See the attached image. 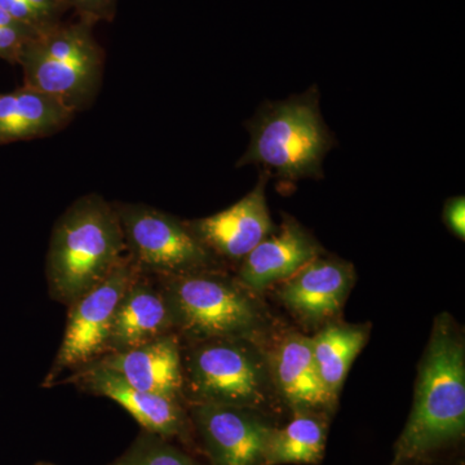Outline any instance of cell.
<instances>
[{"instance_id":"obj_1","label":"cell","mask_w":465,"mask_h":465,"mask_svg":"<svg viewBox=\"0 0 465 465\" xmlns=\"http://www.w3.org/2000/svg\"><path fill=\"white\" fill-rule=\"evenodd\" d=\"M465 432V347L448 314L434 321L425 349L414 406L394 445L391 464L430 463L463 440Z\"/></svg>"},{"instance_id":"obj_2","label":"cell","mask_w":465,"mask_h":465,"mask_svg":"<svg viewBox=\"0 0 465 465\" xmlns=\"http://www.w3.org/2000/svg\"><path fill=\"white\" fill-rule=\"evenodd\" d=\"M124 252L114 204L99 194L79 198L52 232L45 264L52 298L72 304L105 280Z\"/></svg>"},{"instance_id":"obj_3","label":"cell","mask_w":465,"mask_h":465,"mask_svg":"<svg viewBox=\"0 0 465 465\" xmlns=\"http://www.w3.org/2000/svg\"><path fill=\"white\" fill-rule=\"evenodd\" d=\"M316 85L305 94L265 103L247 122L249 148L237 167L262 164L283 182L321 179L323 159L335 145L324 124Z\"/></svg>"},{"instance_id":"obj_4","label":"cell","mask_w":465,"mask_h":465,"mask_svg":"<svg viewBox=\"0 0 465 465\" xmlns=\"http://www.w3.org/2000/svg\"><path fill=\"white\" fill-rule=\"evenodd\" d=\"M94 25L78 17L30 36L17 60L24 85L51 94L75 114L87 109L99 92L105 64Z\"/></svg>"},{"instance_id":"obj_5","label":"cell","mask_w":465,"mask_h":465,"mask_svg":"<svg viewBox=\"0 0 465 465\" xmlns=\"http://www.w3.org/2000/svg\"><path fill=\"white\" fill-rule=\"evenodd\" d=\"M164 278L174 330L188 338L253 341L259 332L262 313L241 283L208 271Z\"/></svg>"},{"instance_id":"obj_6","label":"cell","mask_w":465,"mask_h":465,"mask_svg":"<svg viewBox=\"0 0 465 465\" xmlns=\"http://www.w3.org/2000/svg\"><path fill=\"white\" fill-rule=\"evenodd\" d=\"M183 367V387L195 403L264 409L273 393L268 357L250 339L200 341Z\"/></svg>"},{"instance_id":"obj_7","label":"cell","mask_w":465,"mask_h":465,"mask_svg":"<svg viewBox=\"0 0 465 465\" xmlns=\"http://www.w3.org/2000/svg\"><path fill=\"white\" fill-rule=\"evenodd\" d=\"M125 251L140 271L173 277L208 271L215 256L185 222L140 203L114 204Z\"/></svg>"},{"instance_id":"obj_8","label":"cell","mask_w":465,"mask_h":465,"mask_svg":"<svg viewBox=\"0 0 465 465\" xmlns=\"http://www.w3.org/2000/svg\"><path fill=\"white\" fill-rule=\"evenodd\" d=\"M130 255H124L105 280L69 305L63 342L45 384L67 369H82L106 353L116 308L131 283L142 274Z\"/></svg>"},{"instance_id":"obj_9","label":"cell","mask_w":465,"mask_h":465,"mask_svg":"<svg viewBox=\"0 0 465 465\" xmlns=\"http://www.w3.org/2000/svg\"><path fill=\"white\" fill-rule=\"evenodd\" d=\"M269 177L271 173L265 170L255 189L222 213L185 222L213 256L242 262L274 232L265 197Z\"/></svg>"},{"instance_id":"obj_10","label":"cell","mask_w":465,"mask_h":465,"mask_svg":"<svg viewBox=\"0 0 465 465\" xmlns=\"http://www.w3.org/2000/svg\"><path fill=\"white\" fill-rule=\"evenodd\" d=\"M193 418L213 465H266L273 427L255 410L195 403Z\"/></svg>"},{"instance_id":"obj_11","label":"cell","mask_w":465,"mask_h":465,"mask_svg":"<svg viewBox=\"0 0 465 465\" xmlns=\"http://www.w3.org/2000/svg\"><path fill=\"white\" fill-rule=\"evenodd\" d=\"M354 281L353 265L318 256L283 281L280 298L304 322L322 323L341 311Z\"/></svg>"},{"instance_id":"obj_12","label":"cell","mask_w":465,"mask_h":465,"mask_svg":"<svg viewBox=\"0 0 465 465\" xmlns=\"http://www.w3.org/2000/svg\"><path fill=\"white\" fill-rule=\"evenodd\" d=\"M266 357L274 387L296 414L335 409L336 401L330 396L318 371L311 338L298 332L286 333Z\"/></svg>"},{"instance_id":"obj_13","label":"cell","mask_w":465,"mask_h":465,"mask_svg":"<svg viewBox=\"0 0 465 465\" xmlns=\"http://www.w3.org/2000/svg\"><path fill=\"white\" fill-rule=\"evenodd\" d=\"M321 253L322 247L316 238L296 220L286 217L280 232H272L242 260L238 280L244 289L262 292L283 282Z\"/></svg>"},{"instance_id":"obj_14","label":"cell","mask_w":465,"mask_h":465,"mask_svg":"<svg viewBox=\"0 0 465 465\" xmlns=\"http://www.w3.org/2000/svg\"><path fill=\"white\" fill-rule=\"evenodd\" d=\"M72 381L91 393L114 401L149 433L168 437L182 432L183 415L177 400L134 388L112 370L96 363L82 367Z\"/></svg>"},{"instance_id":"obj_15","label":"cell","mask_w":465,"mask_h":465,"mask_svg":"<svg viewBox=\"0 0 465 465\" xmlns=\"http://www.w3.org/2000/svg\"><path fill=\"white\" fill-rule=\"evenodd\" d=\"M92 363L112 370L139 390L173 400L183 391L182 351L173 333L128 351L104 354Z\"/></svg>"},{"instance_id":"obj_16","label":"cell","mask_w":465,"mask_h":465,"mask_svg":"<svg viewBox=\"0 0 465 465\" xmlns=\"http://www.w3.org/2000/svg\"><path fill=\"white\" fill-rule=\"evenodd\" d=\"M173 330V314L163 291L153 287L140 274L119 302L105 354L139 347Z\"/></svg>"},{"instance_id":"obj_17","label":"cell","mask_w":465,"mask_h":465,"mask_svg":"<svg viewBox=\"0 0 465 465\" xmlns=\"http://www.w3.org/2000/svg\"><path fill=\"white\" fill-rule=\"evenodd\" d=\"M369 326L330 324L311 338L321 379L336 402L351 366L369 341Z\"/></svg>"},{"instance_id":"obj_18","label":"cell","mask_w":465,"mask_h":465,"mask_svg":"<svg viewBox=\"0 0 465 465\" xmlns=\"http://www.w3.org/2000/svg\"><path fill=\"white\" fill-rule=\"evenodd\" d=\"M14 92V113L3 136L2 145L56 134L75 115L63 103L45 92L26 85Z\"/></svg>"},{"instance_id":"obj_19","label":"cell","mask_w":465,"mask_h":465,"mask_svg":"<svg viewBox=\"0 0 465 465\" xmlns=\"http://www.w3.org/2000/svg\"><path fill=\"white\" fill-rule=\"evenodd\" d=\"M326 440L322 419L312 412L296 414L283 428H272L265 464H318L322 460Z\"/></svg>"},{"instance_id":"obj_20","label":"cell","mask_w":465,"mask_h":465,"mask_svg":"<svg viewBox=\"0 0 465 465\" xmlns=\"http://www.w3.org/2000/svg\"><path fill=\"white\" fill-rule=\"evenodd\" d=\"M113 465H201L168 445L164 440L148 437L134 443L133 449Z\"/></svg>"},{"instance_id":"obj_21","label":"cell","mask_w":465,"mask_h":465,"mask_svg":"<svg viewBox=\"0 0 465 465\" xmlns=\"http://www.w3.org/2000/svg\"><path fill=\"white\" fill-rule=\"evenodd\" d=\"M34 34L36 33L23 25L0 26V58L17 64L24 45Z\"/></svg>"},{"instance_id":"obj_22","label":"cell","mask_w":465,"mask_h":465,"mask_svg":"<svg viewBox=\"0 0 465 465\" xmlns=\"http://www.w3.org/2000/svg\"><path fill=\"white\" fill-rule=\"evenodd\" d=\"M67 8H73L78 17L99 23L112 21L115 16L118 0H64Z\"/></svg>"},{"instance_id":"obj_23","label":"cell","mask_w":465,"mask_h":465,"mask_svg":"<svg viewBox=\"0 0 465 465\" xmlns=\"http://www.w3.org/2000/svg\"><path fill=\"white\" fill-rule=\"evenodd\" d=\"M0 9L5 12L8 16L14 18L21 25L29 27L34 33L43 32L48 29L41 17L25 2V0H0Z\"/></svg>"},{"instance_id":"obj_24","label":"cell","mask_w":465,"mask_h":465,"mask_svg":"<svg viewBox=\"0 0 465 465\" xmlns=\"http://www.w3.org/2000/svg\"><path fill=\"white\" fill-rule=\"evenodd\" d=\"M443 223L452 234L461 241L465 237V198L463 195L449 198L443 207Z\"/></svg>"},{"instance_id":"obj_25","label":"cell","mask_w":465,"mask_h":465,"mask_svg":"<svg viewBox=\"0 0 465 465\" xmlns=\"http://www.w3.org/2000/svg\"><path fill=\"white\" fill-rule=\"evenodd\" d=\"M391 465H423V463H401V464H391Z\"/></svg>"}]
</instances>
